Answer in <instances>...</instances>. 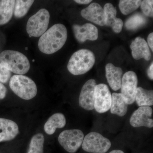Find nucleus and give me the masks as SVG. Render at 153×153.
Listing matches in <instances>:
<instances>
[{
    "label": "nucleus",
    "mask_w": 153,
    "mask_h": 153,
    "mask_svg": "<svg viewBox=\"0 0 153 153\" xmlns=\"http://www.w3.org/2000/svg\"><path fill=\"white\" fill-rule=\"evenodd\" d=\"M142 1L140 0H121L120 1V9L123 15H128L139 7Z\"/></svg>",
    "instance_id": "393cba45"
},
{
    "label": "nucleus",
    "mask_w": 153,
    "mask_h": 153,
    "mask_svg": "<svg viewBox=\"0 0 153 153\" xmlns=\"http://www.w3.org/2000/svg\"><path fill=\"white\" fill-rule=\"evenodd\" d=\"M25 49H26V50H27L28 48H27V47H26V48H25Z\"/></svg>",
    "instance_id": "473e14b6"
},
{
    "label": "nucleus",
    "mask_w": 153,
    "mask_h": 153,
    "mask_svg": "<svg viewBox=\"0 0 153 153\" xmlns=\"http://www.w3.org/2000/svg\"><path fill=\"white\" fill-rule=\"evenodd\" d=\"M50 14L45 9L39 10L30 17L27 25V33L30 37H38L47 31L49 26Z\"/></svg>",
    "instance_id": "39448f33"
},
{
    "label": "nucleus",
    "mask_w": 153,
    "mask_h": 153,
    "mask_svg": "<svg viewBox=\"0 0 153 153\" xmlns=\"http://www.w3.org/2000/svg\"><path fill=\"white\" fill-rule=\"evenodd\" d=\"M141 8L145 16L150 17L153 16V1L152 0H144L142 1Z\"/></svg>",
    "instance_id": "a878e982"
},
{
    "label": "nucleus",
    "mask_w": 153,
    "mask_h": 153,
    "mask_svg": "<svg viewBox=\"0 0 153 153\" xmlns=\"http://www.w3.org/2000/svg\"><path fill=\"white\" fill-rule=\"evenodd\" d=\"M147 22V20L145 16L140 13H137L127 20L126 27L128 30H134L146 25Z\"/></svg>",
    "instance_id": "4be33fe9"
},
{
    "label": "nucleus",
    "mask_w": 153,
    "mask_h": 153,
    "mask_svg": "<svg viewBox=\"0 0 153 153\" xmlns=\"http://www.w3.org/2000/svg\"><path fill=\"white\" fill-rule=\"evenodd\" d=\"M128 104L121 93H113L111 95V112L120 117H123L127 113Z\"/></svg>",
    "instance_id": "6ab92c4d"
},
{
    "label": "nucleus",
    "mask_w": 153,
    "mask_h": 153,
    "mask_svg": "<svg viewBox=\"0 0 153 153\" xmlns=\"http://www.w3.org/2000/svg\"><path fill=\"white\" fill-rule=\"evenodd\" d=\"M19 133L18 125L13 121L0 118V142L14 139Z\"/></svg>",
    "instance_id": "2eb2a0df"
},
{
    "label": "nucleus",
    "mask_w": 153,
    "mask_h": 153,
    "mask_svg": "<svg viewBox=\"0 0 153 153\" xmlns=\"http://www.w3.org/2000/svg\"><path fill=\"white\" fill-rule=\"evenodd\" d=\"M83 18L99 26L105 25L104 10L99 4L92 3L81 11Z\"/></svg>",
    "instance_id": "f8f14e48"
},
{
    "label": "nucleus",
    "mask_w": 153,
    "mask_h": 153,
    "mask_svg": "<svg viewBox=\"0 0 153 153\" xmlns=\"http://www.w3.org/2000/svg\"><path fill=\"white\" fill-rule=\"evenodd\" d=\"M148 44L152 51H153V33H151L148 36L147 38Z\"/></svg>",
    "instance_id": "c85d7f7f"
},
{
    "label": "nucleus",
    "mask_w": 153,
    "mask_h": 153,
    "mask_svg": "<svg viewBox=\"0 0 153 153\" xmlns=\"http://www.w3.org/2000/svg\"><path fill=\"white\" fill-rule=\"evenodd\" d=\"M74 1L78 4H89L92 1L90 0H75Z\"/></svg>",
    "instance_id": "7c9ffc66"
},
{
    "label": "nucleus",
    "mask_w": 153,
    "mask_h": 153,
    "mask_svg": "<svg viewBox=\"0 0 153 153\" xmlns=\"http://www.w3.org/2000/svg\"><path fill=\"white\" fill-rule=\"evenodd\" d=\"M44 137L43 134L38 133L31 139L27 153H43Z\"/></svg>",
    "instance_id": "5701e85b"
},
{
    "label": "nucleus",
    "mask_w": 153,
    "mask_h": 153,
    "mask_svg": "<svg viewBox=\"0 0 153 153\" xmlns=\"http://www.w3.org/2000/svg\"></svg>",
    "instance_id": "f704fd0d"
},
{
    "label": "nucleus",
    "mask_w": 153,
    "mask_h": 153,
    "mask_svg": "<svg viewBox=\"0 0 153 153\" xmlns=\"http://www.w3.org/2000/svg\"><path fill=\"white\" fill-rule=\"evenodd\" d=\"M153 62L151 64V66L149 67V69H148L147 71V74L149 78H150L152 80H153Z\"/></svg>",
    "instance_id": "c756f323"
},
{
    "label": "nucleus",
    "mask_w": 153,
    "mask_h": 153,
    "mask_svg": "<svg viewBox=\"0 0 153 153\" xmlns=\"http://www.w3.org/2000/svg\"><path fill=\"white\" fill-rule=\"evenodd\" d=\"M84 134L79 129L63 131L58 137V141L63 149L70 153H74L82 146Z\"/></svg>",
    "instance_id": "0eeeda50"
},
{
    "label": "nucleus",
    "mask_w": 153,
    "mask_h": 153,
    "mask_svg": "<svg viewBox=\"0 0 153 153\" xmlns=\"http://www.w3.org/2000/svg\"><path fill=\"white\" fill-rule=\"evenodd\" d=\"M106 77L108 82L114 91L120 89L121 85L122 69L120 67H116L112 63H108L105 66Z\"/></svg>",
    "instance_id": "f3484780"
},
{
    "label": "nucleus",
    "mask_w": 153,
    "mask_h": 153,
    "mask_svg": "<svg viewBox=\"0 0 153 153\" xmlns=\"http://www.w3.org/2000/svg\"><path fill=\"white\" fill-rule=\"evenodd\" d=\"M137 84V76L134 71L126 72L122 78L121 94L128 105H131L134 102Z\"/></svg>",
    "instance_id": "6e6552de"
},
{
    "label": "nucleus",
    "mask_w": 153,
    "mask_h": 153,
    "mask_svg": "<svg viewBox=\"0 0 153 153\" xmlns=\"http://www.w3.org/2000/svg\"><path fill=\"white\" fill-rule=\"evenodd\" d=\"M135 101L136 102L138 106L140 107L153 105V91L146 90L140 87H137Z\"/></svg>",
    "instance_id": "412c9836"
},
{
    "label": "nucleus",
    "mask_w": 153,
    "mask_h": 153,
    "mask_svg": "<svg viewBox=\"0 0 153 153\" xmlns=\"http://www.w3.org/2000/svg\"><path fill=\"white\" fill-rule=\"evenodd\" d=\"M67 38L66 27L62 24H56L40 37L38 41V48L44 54H53L63 47Z\"/></svg>",
    "instance_id": "f257e3e1"
},
{
    "label": "nucleus",
    "mask_w": 153,
    "mask_h": 153,
    "mask_svg": "<svg viewBox=\"0 0 153 153\" xmlns=\"http://www.w3.org/2000/svg\"><path fill=\"white\" fill-rule=\"evenodd\" d=\"M109 153H124V152L123 151L120 150H114L110 152Z\"/></svg>",
    "instance_id": "2f4dec72"
},
{
    "label": "nucleus",
    "mask_w": 153,
    "mask_h": 153,
    "mask_svg": "<svg viewBox=\"0 0 153 153\" xmlns=\"http://www.w3.org/2000/svg\"><path fill=\"white\" fill-rule=\"evenodd\" d=\"M95 61L93 52L88 49H80L74 52L71 56L67 68L73 75H81L89 71L93 67Z\"/></svg>",
    "instance_id": "f03ea898"
},
{
    "label": "nucleus",
    "mask_w": 153,
    "mask_h": 153,
    "mask_svg": "<svg viewBox=\"0 0 153 153\" xmlns=\"http://www.w3.org/2000/svg\"><path fill=\"white\" fill-rule=\"evenodd\" d=\"M152 108L150 106L140 107L132 114L130 123L132 126L135 128L144 126L152 128L153 127Z\"/></svg>",
    "instance_id": "9d476101"
},
{
    "label": "nucleus",
    "mask_w": 153,
    "mask_h": 153,
    "mask_svg": "<svg viewBox=\"0 0 153 153\" xmlns=\"http://www.w3.org/2000/svg\"><path fill=\"white\" fill-rule=\"evenodd\" d=\"M33 62H34V61H35V60H33Z\"/></svg>",
    "instance_id": "72a5a7b5"
},
{
    "label": "nucleus",
    "mask_w": 153,
    "mask_h": 153,
    "mask_svg": "<svg viewBox=\"0 0 153 153\" xmlns=\"http://www.w3.org/2000/svg\"><path fill=\"white\" fill-rule=\"evenodd\" d=\"M96 85L95 79H90L82 86L79 95V106L86 110H92L94 108V92Z\"/></svg>",
    "instance_id": "9b49d317"
},
{
    "label": "nucleus",
    "mask_w": 153,
    "mask_h": 153,
    "mask_svg": "<svg viewBox=\"0 0 153 153\" xmlns=\"http://www.w3.org/2000/svg\"><path fill=\"white\" fill-rule=\"evenodd\" d=\"M131 54L135 60L143 58L146 60H149L151 58V53L146 41L140 37L136 38L132 42L130 46Z\"/></svg>",
    "instance_id": "4468645a"
},
{
    "label": "nucleus",
    "mask_w": 153,
    "mask_h": 153,
    "mask_svg": "<svg viewBox=\"0 0 153 153\" xmlns=\"http://www.w3.org/2000/svg\"><path fill=\"white\" fill-rule=\"evenodd\" d=\"M7 89L1 82H0V100L3 99L6 97Z\"/></svg>",
    "instance_id": "cd10ccee"
},
{
    "label": "nucleus",
    "mask_w": 153,
    "mask_h": 153,
    "mask_svg": "<svg viewBox=\"0 0 153 153\" xmlns=\"http://www.w3.org/2000/svg\"><path fill=\"white\" fill-rule=\"evenodd\" d=\"M0 63L12 72L19 75L27 73L30 70L29 60L24 54L18 51L7 50L0 54Z\"/></svg>",
    "instance_id": "7ed1b4c3"
},
{
    "label": "nucleus",
    "mask_w": 153,
    "mask_h": 153,
    "mask_svg": "<svg viewBox=\"0 0 153 153\" xmlns=\"http://www.w3.org/2000/svg\"><path fill=\"white\" fill-rule=\"evenodd\" d=\"M111 94L106 84L97 85L94 92V108L97 112L103 113L110 109Z\"/></svg>",
    "instance_id": "1a4fd4ad"
},
{
    "label": "nucleus",
    "mask_w": 153,
    "mask_h": 153,
    "mask_svg": "<svg viewBox=\"0 0 153 153\" xmlns=\"http://www.w3.org/2000/svg\"><path fill=\"white\" fill-rule=\"evenodd\" d=\"M34 2V1L31 0L16 1L14 11L15 16L18 19L25 16Z\"/></svg>",
    "instance_id": "b1692460"
},
{
    "label": "nucleus",
    "mask_w": 153,
    "mask_h": 153,
    "mask_svg": "<svg viewBox=\"0 0 153 153\" xmlns=\"http://www.w3.org/2000/svg\"><path fill=\"white\" fill-rule=\"evenodd\" d=\"M108 139L101 134L91 132L85 136L82 144V149L91 153H105L111 146Z\"/></svg>",
    "instance_id": "423d86ee"
},
{
    "label": "nucleus",
    "mask_w": 153,
    "mask_h": 153,
    "mask_svg": "<svg viewBox=\"0 0 153 153\" xmlns=\"http://www.w3.org/2000/svg\"><path fill=\"white\" fill-rule=\"evenodd\" d=\"M11 71L4 65L0 63V82L6 83L10 78Z\"/></svg>",
    "instance_id": "bb28decb"
},
{
    "label": "nucleus",
    "mask_w": 153,
    "mask_h": 153,
    "mask_svg": "<svg viewBox=\"0 0 153 153\" xmlns=\"http://www.w3.org/2000/svg\"><path fill=\"white\" fill-rule=\"evenodd\" d=\"M15 2L14 0L0 1V25L8 23L13 14Z\"/></svg>",
    "instance_id": "aec40b11"
},
{
    "label": "nucleus",
    "mask_w": 153,
    "mask_h": 153,
    "mask_svg": "<svg viewBox=\"0 0 153 153\" xmlns=\"http://www.w3.org/2000/svg\"><path fill=\"white\" fill-rule=\"evenodd\" d=\"M103 9L105 14V25L112 28L115 33H120L122 30L123 22L121 19L117 18L116 7L112 4L108 3L105 4Z\"/></svg>",
    "instance_id": "dca6fc26"
},
{
    "label": "nucleus",
    "mask_w": 153,
    "mask_h": 153,
    "mask_svg": "<svg viewBox=\"0 0 153 153\" xmlns=\"http://www.w3.org/2000/svg\"><path fill=\"white\" fill-rule=\"evenodd\" d=\"M10 87L15 94L25 100H30L36 97L38 89L34 81L28 76L15 75L11 77Z\"/></svg>",
    "instance_id": "20e7f679"
},
{
    "label": "nucleus",
    "mask_w": 153,
    "mask_h": 153,
    "mask_svg": "<svg viewBox=\"0 0 153 153\" xmlns=\"http://www.w3.org/2000/svg\"><path fill=\"white\" fill-rule=\"evenodd\" d=\"M73 30L75 38L81 43L87 40L95 41L98 38V29L90 23H86L82 26L73 25Z\"/></svg>",
    "instance_id": "ddd939ff"
},
{
    "label": "nucleus",
    "mask_w": 153,
    "mask_h": 153,
    "mask_svg": "<svg viewBox=\"0 0 153 153\" xmlns=\"http://www.w3.org/2000/svg\"><path fill=\"white\" fill-rule=\"evenodd\" d=\"M66 124V117L64 115L60 113L52 115L44 126L45 132L49 135L53 134L57 128H63Z\"/></svg>",
    "instance_id": "a211bd4d"
}]
</instances>
